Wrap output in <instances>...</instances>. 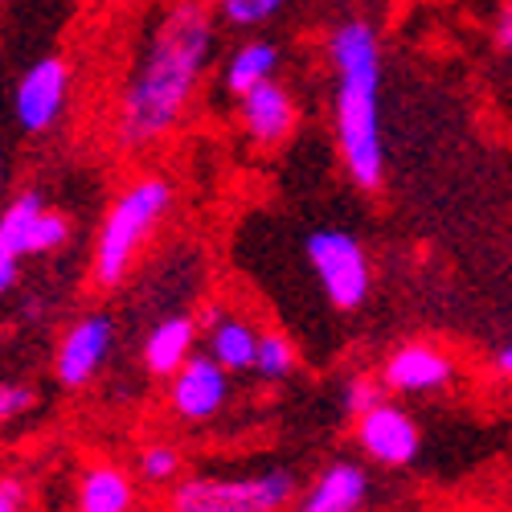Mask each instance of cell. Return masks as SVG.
<instances>
[{"label": "cell", "mask_w": 512, "mask_h": 512, "mask_svg": "<svg viewBox=\"0 0 512 512\" xmlns=\"http://www.w3.org/2000/svg\"><path fill=\"white\" fill-rule=\"evenodd\" d=\"M279 62H283V50L275 46V41H267V37L242 41V46H238V50L226 58V66H222V87H226V95H230V99H242L246 91H254V87H263V82L279 78Z\"/></svg>", "instance_id": "obj_15"}, {"label": "cell", "mask_w": 512, "mask_h": 512, "mask_svg": "<svg viewBox=\"0 0 512 512\" xmlns=\"http://www.w3.org/2000/svg\"><path fill=\"white\" fill-rule=\"evenodd\" d=\"M33 402H37V394L29 386H21V381H0V426L33 410Z\"/></svg>", "instance_id": "obj_22"}, {"label": "cell", "mask_w": 512, "mask_h": 512, "mask_svg": "<svg viewBox=\"0 0 512 512\" xmlns=\"http://www.w3.org/2000/svg\"><path fill=\"white\" fill-rule=\"evenodd\" d=\"M287 9V0H218V17L234 29H263Z\"/></svg>", "instance_id": "obj_19"}, {"label": "cell", "mask_w": 512, "mask_h": 512, "mask_svg": "<svg viewBox=\"0 0 512 512\" xmlns=\"http://www.w3.org/2000/svg\"><path fill=\"white\" fill-rule=\"evenodd\" d=\"M201 332H205V353L226 373H254V353H259L263 332L254 328L246 316L226 312V308H205Z\"/></svg>", "instance_id": "obj_13"}, {"label": "cell", "mask_w": 512, "mask_h": 512, "mask_svg": "<svg viewBox=\"0 0 512 512\" xmlns=\"http://www.w3.org/2000/svg\"><path fill=\"white\" fill-rule=\"evenodd\" d=\"M115 349V320L103 312H87L78 316L62 340H58V353H54V377L62 381L66 390H82L103 373L107 357Z\"/></svg>", "instance_id": "obj_7"}, {"label": "cell", "mask_w": 512, "mask_h": 512, "mask_svg": "<svg viewBox=\"0 0 512 512\" xmlns=\"http://www.w3.org/2000/svg\"><path fill=\"white\" fill-rule=\"evenodd\" d=\"M357 447L377 467H410L422 451V431H418L414 414L381 398L373 410H365L357 418Z\"/></svg>", "instance_id": "obj_9"}, {"label": "cell", "mask_w": 512, "mask_h": 512, "mask_svg": "<svg viewBox=\"0 0 512 512\" xmlns=\"http://www.w3.org/2000/svg\"><path fill=\"white\" fill-rule=\"evenodd\" d=\"M238 103V123L254 148H279L295 136L300 127V107H295V95L283 87L279 78L263 82V87L246 91Z\"/></svg>", "instance_id": "obj_10"}, {"label": "cell", "mask_w": 512, "mask_h": 512, "mask_svg": "<svg viewBox=\"0 0 512 512\" xmlns=\"http://www.w3.org/2000/svg\"><path fill=\"white\" fill-rule=\"evenodd\" d=\"M5 185H9V173H5V156H0V197H5Z\"/></svg>", "instance_id": "obj_27"}, {"label": "cell", "mask_w": 512, "mask_h": 512, "mask_svg": "<svg viewBox=\"0 0 512 512\" xmlns=\"http://www.w3.org/2000/svg\"><path fill=\"white\" fill-rule=\"evenodd\" d=\"M173 185L156 173L136 177L132 185H123L119 197L111 201V209L103 213L99 234H95V263L91 275L99 287H119L132 275L144 242L156 234V226L164 222V213L173 209Z\"/></svg>", "instance_id": "obj_3"}, {"label": "cell", "mask_w": 512, "mask_h": 512, "mask_svg": "<svg viewBox=\"0 0 512 512\" xmlns=\"http://www.w3.org/2000/svg\"><path fill=\"white\" fill-rule=\"evenodd\" d=\"M300 357H295V345L283 332H263L259 336V353H254V373L263 381H283L295 373Z\"/></svg>", "instance_id": "obj_18"}, {"label": "cell", "mask_w": 512, "mask_h": 512, "mask_svg": "<svg viewBox=\"0 0 512 512\" xmlns=\"http://www.w3.org/2000/svg\"><path fill=\"white\" fill-rule=\"evenodd\" d=\"M70 107V62L62 54L33 58L13 87V119L25 136H46Z\"/></svg>", "instance_id": "obj_6"}, {"label": "cell", "mask_w": 512, "mask_h": 512, "mask_svg": "<svg viewBox=\"0 0 512 512\" xmlns=\"http://www.w3.org/2000/svg\"><path fill=\"white\" fill-rule=\"evenodd\" d=\"M78 512H132L136 508V484L119 463H91L74 492Z\"/></svg>", "instance_id": "obj_16"}, {"label": "cell", "mask_w": 512, "mask_h": 512, "mask_svg": "<svg viewBox=\"0 0 512 512\" xmlns=\"http://www.w3.org/2000/svg\"><path fill=\"white\" fill-rule=\"evenodd\" d=\"M136 467H140V476H144L148 484L164 488V484H173V480L181 476V467H185V455H181V451H177L173 443H148V447L140 451Z\"/></svg>", "instance_id": "obj_20"}, {"label": "cell", "mask_w": 512, "mask_h": 512, "mask_svg": "<svg viewBox=\"0 0 512 512\" xmlns=\"http://www.w3.org/2000/svg\"><path fill=\"white\" fill-rule=\"evenodd\" d=\"M17 279H21V259H17L13 250L0 246V300H9L13 287H17Z\"/></svg>", "instance_id": "obj_23"}, {"label": "cell", "mask_w": 512, "mask_h": 512, "mask_svg": "<svg viewBox=\"0 0 512 512\" xmlns=\"http://www.w3.org/2000/svg\"><path fill=\"white\" fill-rule=\"evenodd\" d=\"M25 504H29V496H25L21 480H13V476L0 480V512H25Z\"/></svg>", "instance_id": "obj_24"}, {"label": "cell", "mask_w": 512, "mask_h": 512, "mask_svg": "<svg viewBox=\"0 0 512 512\" xmlns=\"http://www.w3.org/2000/svg\"><path fill=\"white\" fill-rule=\"evenodd\" d=\"M369 500V472L353 459H336L295 496V512H361Z\"/></svg>", "instance_id": "obj_12"}, {"label": "cell", "mask_w": 512, "mask_h": 512, "mask_svg": "<svg viewBox=\"0 0 512 512\" xmlns=\"http://www.w3.org/2000/svg\"><path fill=\"white\" fill-rule=\"evenodd\" d=\"M213 46L218 33L201 0H177L152 21L115 103L119 148L144 152L177 132L213 66Z\"/></svg>", "instance_id": "obj_1"}, {"label": "cell", "mask_w": 512, "mask_h": 512, "mask_svg": "<svg viewBox=\"0 0 512 512\" xmlns=\"http://www.w3.org/2000/svg\"><path fill=\"white\" fill-rule=\"evenodd\" d=\"M304 259L316 275V283L324 287L328 304L336 312H357L369 300V287H373V267H369V254L365 242L345 230V226H320L304 238Z\"/></svg>", "instance_id": "obj_5"}, {"label": "cell", "mask_w": 512, "mask_h": 512, "mask_svg": "<svg viewBox=\"0 0 512 512\" xmlns=\"http://www.w3.org/2000/svg\"><path fill=\"white\" fill-rule=\"evenodd\" d=\"M230 402V373L209 353H193L168 377V410L181 422H209Z\"/></svg>", "instance_id": "obj_8"}, {"label": "cell", "mask_w": 512, "mask_h": 512, "mask_svg": "<svg viewBox=\"0 0 512 512\" xmlns=\"http://www.w3.org/2000/svg\"><path fill=\"white\" fill-rule=\"evenodd\" d=\"M291 467L254 476H189L168 492V512H283L300 496Z\"/></svg>", "instance_id": "obj_4"}, {"label": "cell", "mask_w": 512, "mask_h": 512, "mask_svg": "<svg viewBox=\"0 0 512 512\" xmlns=\"http://www.w3.org/2000/svg\"><path fill=\"white\" fill-rule=\"evenodd\" d=\"M381 402V381H373V377H365V373H357V377H349L345 386H340V406H345V414L357 422L365 410H373Z\"/></svg>", "instance_id": "obj_21"}, {"label": "cell", "mask_w": 512, "mask_h": 512, "mask_svg": "<svg viewBox=\"0 0 512 512\" xmlns=\"http://www.w3.org/2000/svg\"><path fill=\"white\" fill-rule=\"evenodd\" d=\"M332 66V132L340 164L357 189L373 193L386 181V132H381V33L365 17H345L328 33Z\"/></svg>", "instance_id": "obj_2"}, {"label": "cell", "mask_w": 512, "mask_h": 512, "mask_svg": "<svg viewBox=\"0 0 512 512\" xmlns=\"http://www.w3.org/2000/svg\"><path fill=\"white\" fill-rule=\"evenodd\" d=\"M455 381V357L426 340H406L381 361V386L394 394H431Z\"/></svg>", "instance_id": "obj_11"}, {"label": "cell", "mask_w": 512, "mask_h": 512, "mask_svg": "<svg viewBox=\"0 0 512 512\" xmlns=\"http://www.w3.org/2000/svg\"><path fill=\"white\" fill-rule=\"evenodd\" d=\"M46 209L50 205H46V193L41 189H21L17 197H9L5 209H0V246L13 250L17 259H29Z\"/></svg>", "instance_id": "obj_17"}, {"label": "cell", "mask_w": 512, "mask_h": 512, "mask_svg": "<svg viewBox=\"0 0 512 512\" xmlns=\"http://www.w3.org/2000/svg\"><path fill=\"white\" fill-rule=\"evenodd\" d=\"M492 365H496L500 377H512V345H504V349L492 357Z\"/></svg>", "instance_id": "obj_26"}, {"label": "cell", "mask_w": 512, "mask_h": 512, "mask_svg": "<svg viewBox=\"0 0 512 512\" xmlns=\"http://www.w3.org/2000/svg\"><path fill=\"white\" fill-rule=\"evenodd\" d=\"M492 37H496V46L512 54V5H504L496 13V25H492Z\"/></svg>", "instance_id": "obj_25"}, {"label": "cell", "mask_w": 512, "mask_h": 512, "mask_svg": "<svg viewBox=\"0 0 512 512\" xmlns=\"http://www.w3.org/2000/svg\"><path fill=\"white\" fill-rule=\"evenodd\" d=\"M197 336H201V320L189 312H168L160 316L148 336H144V369L152 377H173L193 353H197Z\"/></svg>", "instance_id": "obj_14"}]
</instances>
